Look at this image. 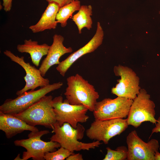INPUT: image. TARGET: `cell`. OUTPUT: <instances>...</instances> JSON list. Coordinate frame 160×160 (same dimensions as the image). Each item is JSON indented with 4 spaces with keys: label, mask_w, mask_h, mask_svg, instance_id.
<instances>
[{
    "label": "cell",
    "mask_w": 160,
    "mask_h": 160,
    "mask_svg": "<svg viewBox=\"0 0 160 160\" xmlns=\"http://www.w3.org/2000/svg\"><path fill=\"white\" fill-rule=\"evenodd\" d=\"M20 154H18L17 156L15 158L14 160H22V159H21L20 157Z\"/></svg>",
    "instance_id": "4316f807"
},
{
    "label": "cell",
    "mask_w": 160,
    "mask_h": 160,
    "mask_svg": "<svg viewBox=\"0 0 160 160\" xmlns=\"http://www.w3.org/2000/svg\"><path fill=\"white\" fill-rule=\"evenodd\" d=\"M61 82L49 84L37 90H31L18 96L15 99H6L0 106V112L15 115L26 109L49 93L60 88Z\"/></svg>",
    "instance_id": "5b68a950"
},
{
    "label": "cell",
    "mask_w": 160,
    "mask_h": 160,
    "mask_svg": "<svg viewBox=\"0 0 160 160\" xmlns=\"http://www.w3.org/2000/svg\"><path fill=\"white\" fill-rule=\"evenodd\" d=\"M113 72L120 76L118 83L111 89V92L117 97L134 100L140 93V78L130 68L119 65L115 66Z\"/></svg>",
    "instance_id": "30bf717a"
},
{
    "label": "cell",
    "mask_w": 160,
    "mask_h": 160,
    "mask_svg": "<svg viewBox=\"0 0 160 160\" xmlns=\"http://www.w3.org/2000/svg\"><path fill=\"white\" fill-rule=\"evenodd\" d=\"M52 95H45L26 109L13 115L31 126L39 125L52 129L57 122L52 104Z\"/></svg>",
    "instance_id": "3957f363"
},
{
    "label": "cell",
    "mask_w": 160,
    "mask_h": 160,
    "mask_svg": "<svg viewBox=\"0 0 160 160\" xmlns=\"http://www.w3.org/2000/svg\"><path fill=\"white\" fill-rule=\"evenodd\" d=\"M133 101L132 100L117 97L115 99L106 98L97 102L93 112L95 120L126 118Z\"/></svg>",
    "instance_id": "ba28073f"
},
{
    "label": "cell",
    "mask_w": 160,
    "mask_h": 160,
    "mask_svg": "<svg viewBox=\"0 0 160 160\" xmlns=\"http://www.w3.org/2000/svg\"><path fill=\"white\" fill-rule=\"evenodd\" d=\"M49 133L47 130L31 132L26 139L17 140L14 141L15 145L25 148L26 151L23 153L22 160L32 158L33 160H44L46 153L54 151L61 147L60 144L50 140L45 142L41 138L43 135Z\"/></svg>",
    "instance_id": "277c9868"
},
{
    "label": "cell",
    "mask_w": 160,
    "mask_h": 160,
    "mask_svg": "<svg viewBox=\"0 0 160 160\" xmlns=\"http://www.w3.org/2000/svg\"><path fill=\"white\" fill-rule=\"evenodd\" d=\"M107 152L103 160H124L127 159L128 149L122 146L113 150L109 147L106 148Z\"/></svg>",
    "instance_id": "ffe728a7"
},
{
    "label": "cell",
    "mask_w": 160,
    "mask_h": 160,
    "mask_svg": "<svg viewBox=\"0 0 160 160\" xmlns=\"http://www.w3.org/2000/svg\"><path fill=\"white\" fill-rule=\"evenodd\" d=\"M4 54L11 61L21 66L25 72L26 75L24 77L25 85L22 89L17 92L16 94L17 95H21L29 90H34L38 87H41L49 84V79L42 76L39 69L31 65L29 63L25 62L24 56L20 57L7 50L4 52Z\"/></svg>",
    "instance_id": "7c38bea8"
},
{
    "label": "cell",
    "mask_w": 160,
    "mask_h": 160,
    "mask_svg": "<svg viewBox=\"0 0 160 160\" xmlns=\"http://www.w3.org/2000/svg\"><path fill=\"white\" fill-rule=\"evenodd\" d=\"M50 46L46 43L39 44L37 41L25 39L23 44L17 45V49L20 52L30 54L32 62L38 67L42 57L47 55Z\"/></svg>",
    "instance_id": "e0dca14e"
},
{
    "label": "cell",
    "mask_w": 160,
    "mask_h": 160,
    "mask_svg": "<svg viewBox=\"0 0 160 160\" xmlns=\"http://www.w3.org/2000/svg\"><path fill=\"white\" fill-rule=\"evenodd\" d=\"M128 126L127 119L95 120L86 130V135L91 140L102 141L107 144L111 138L120 135Z\"/></svg>",
    "instance_id": "9c48e42d"
},
{
    "label": "cell",
    "mask_w": 160,
    "mask_h": 160,
    "mask_svg": "<svg viewBox=\"0 0 160 160\" xmlns=\"http://www.w3.org/2000/svg\"><path fill=\"white\" fill-rule=\"evenodd\" d=\"M60 8L56 2H49L38 22L35 25L30 26L29 28L34 33L47 30L55 29L58 23L56 20V15Z\"/></svg>",
    "instance_id": "2e32d148"
},
{
    "label": "cell",
    "mask_w": 160,
    "mask_h": 160,
    "mask_svg": "<svg viewBox=\"0 0 160 160\" xmlns=\"http://www.w3.org/2000/svg\"><path fill=\"white\" fill-rule=\"evenodd\" d=\"M92 9L91 5H82L77 13L71 17L78 28L79 34L81 33L82 30L84 28L88 30L92 28Z\"/></svg>",
    "instance_id": "ac0fdd59"
},
{
    "label": "cell",
    "mask_w": 160,
    "mask_h": 160,
    "mask_svg": "<svg viewBox=\"0 0 160 160\" xmlns=\"http://www.w3.org/2000/svg\"><path fill=\"white\" fill-rule=\"evenodd\" d=\"M68 149L61 146L56 151L45 153L44 159L46 160H63L68 156L73 154Z\"/></svg>",
    "instance_id": "44dd1931"
},
{
    "label": "cell",
    "mask_w": 160,
    "mask_h": 160,
    "mask_svg": "<svg viewBox=\"0 0 160 160\" xmlns=\"http://www.w3.org/2000/svg\"><path fill=\"white\" fill-rule=\"evenodd\" d=\"M66 80L65 100L72 105H83L93 112L99 97L94 87L78 73L68 77Z\"/></svg>",
    "instance_id": "6da1fadb"
},
{
    "label": "cell",
    "mask_w": 160,
    "mask_h": 160,
    "mask_svg": "<svg viewBox=\"0 0 160 160\" xmlns=\"http://www.w3.org/2000/svg\"><path fill=\"white\" fill-rule=\"evenodd\" d=\"M12 0H3V6L5 12H9L11 10Z\"/></svg>",
    "instance_id": "7402d4cb"
},
{
    "label": "cell",
    "mask_w": 160,
    "mask_h": 160,
    "mask_svg": "<svg viewBox=\"0 0 160 160\" xmlns=\"http://www.w3.org/2000/svg\"><path fill=\"white\" fill-rule=\"evenodd\" d=\"M155 160H160V153L157 151L156 152L155 155Z\"/></svg>",
    "instance_id": "484cf974"
},
{
    "label": "cell",
    "mask_w": 160,
    "mask_h": 160,
    "mask_svg": "<svg viewBox=\"0 0 160 160\" xmlns=\"http://www.w3.org/2000/svg\"><path fill=\"white\" fill-rule=\"evenodd\" d=\"M0 129L8 139L12 138L25 131L37 132L38 129L31 126L17 116L0 112Z\"/></svg>",
    "instance_id": "9a60e30c"
},
{
    "label": "cell",
    "mask_w": 160,
    "mask_h": 160,
    "mask_svg": "<svg viewBox=\"0 0 160 160\" xmlns=\"http://www.w3.org/2000/svg\"><path fill=\"white\" fill-rule=\"evenodd\" d=\"M48 2H54L57 3L61 7L68 4L75 0H46Z\"/></svg>",
    "instance_id": "603a6c76"
},
{
    "label": "cell",
    "mask_w": 160,
    "mask_h": 160,
    "mask_svg": "<svg viewBox=\"0 0 160 160\" xmlns=\"http://www.w3.org/2000/svg\"><path fill=\"white\" fill-rule=\"evenodd\" d=\"M128 160H155L156 152L158 151V141L152 139L147 143L138 136L135 130L130 132L126 138Z\"/></svg>",
    "instance_id": "8fae6325"
},
{
    "label": "cell",
    "mask_w": 160,
    "mask_h": 160,
    "mask_svg": "<svg viewBox=\"0 0 160 160\" xmlns=\"http://www.w3.org/2000/svg\"><path fill=\"white\" fill-rule=\"evenodd\" d=\"M52 129L55 134L50 138V140L59 143L61 146L71 152L94 149L102 144L97 140L89 143L79 141V140L83 138L85 130L84 127L80 123L75 129L68 123L60 126L56 122Z\"/></svg>",
    "instance_id": "7a4b0ae2"
},
{
    "label": "cell",
    "mask_w": 160,
    "mask_h": 160,
    "mask_svg": "<svg viewBox=\"0 0 160 160\" xmlns=\"http://www.w3.org/2000/svg\"><path fill=\"white\" fill-rule=\"evenodd\" d=\"M53 39V43L50 46L47 56L43 60L39 68L43 77L45 76L51 66L60 63L59 59L62 55L73 52L71 47L67 48L64 45V38L62 36L55 34Z\"/></svg>",
    "instance_id": "5bb4252c"
},
{
    "label": "cell",
    "mask_w": 160,
    "mask_h": 160,
    "mask_svg": "<svg viewBox=\"0 0 160 160\" xmlns=\"http://www.w3.org/2000/svg\"><path fill=\"white\" fill-rule=\"evenodd\" d=\"M159 13L160 14V11L159 12Z\"/></svg>",
    "instance_id": "83f0119b"
},
{
    "label": "cell",
    "mask_w": 160,
    "mask_h": 160,
    "mask_svg": "<svg viewBox=\"0 0 160 160\" xmlns=\"http://www.w3.org/2000/svg\"><path fill=\"white\" fill-rule=\"evenodd\" d=\"M80 1L75 0L70 3L60 7L56 17L58 23H60L63 28L65 27L68 19L72 17L73 14L75 11H78L81 7Z\"/></svg>",
    "instance_id": "d6986e66"
},
{
    "label": "cell",
    "mask_w": 160,
    "mask_h": 160,
    "mask_svg": "<svg viewBox=\"0 0 160 160\" xmlns=\"http://www.w3.org/2000/svg\"><path fill=\"white\" fill-rule=\"evenodd\" d=\"M82 155L79 153H73L68 156L66 159V160H83Z\"/></svg>",
    "instance_id": "cb8c5ba5"
},
{
    "label": "cell",
    "mask_w": 160,
    "mask_h": 160,
    "mask_svg": "<svg viewBox=\"0 0 160 160\" xmlns=\"http://www.w3.org/2000/svg\"><path fill=\"white\" fill-rule=\"evenodd\" d=\"M150 98V95L146 90L141 89L139 94L133 100L127 119L129 125L137 128L145 121L156 124L155 105Z\"/></svg>",
    "instance_id": "8992f818"
},
{
    "label": "cell",
    "mask_w": 160,
    "mask_h": 160,
    "mask_svg": "<svg viewBox=\"0 0 160 160\" xmlns=\"http://www.w3.org/2000/svg\"><path fill=\"white\" fill-rule=\"evenodd\" d=\"M157 120V122L155 124V127L152 129L151 134L149 138L153 133H160V116L158 118Z\"/></svg>",
    "instance_id": "d4e9b609"
},
{
    "label": "cell",
    "mask_w": 160,
    "mask_h": 160,
    "mask_svg": "<svg viewBox=\"0 0 160 160\" xmlns=\"http://www.w3.org/2000/svg\"><path fill=\"white\" fill-rule=\"evenodd\" d=\"M52 104L55 115L57 122L60 126L66 122L76 129L78 124L86 122L89 118L86 115L88 110L83 105H73L63 100V97H55Z\"/></svg>",
    "instance_id": "52a82bcc"
},
{
    "label": "cell",
    "mask_w": 160,
    "mask_h": 160,
    "mask_svg": "<svg viewBox=\"0 0 160 160\" xmlns=\"http://www.w3.org/2000/svg\"><path fill=\"white\" fill-rule=\"evenodd\" d=\"M103 36V31L100 23L98 22L96 32L91 39L83 47L60 62L56 68L57 70L62 76H64L68 70L76 60L82 56L94 52L102 44Z\"/></svg>",
    "instance_id": "4fadbf2b"
}]
</instances>
